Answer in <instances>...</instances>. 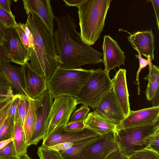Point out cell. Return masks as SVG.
I'll list each match as a JSON object with an SVG mask.
<instances>
[{
    "label": "cell",
    "mask_w": 159,
    "mask_h": 159,
    "mask_svg": "<svg viewBox=\"0 0 159 159\" xmlns=\"http://www.w3.org/2000/svg\"><path fill=\"white\" fill-rule=\"evenodd\" d=\"M54 19L57 28L53 37L60 61L59 67L77 69L82 65L103 62V53L83 41L76 30L75 20L69 14Z\"/></svg>",
    "instance_id": "obj_1"
},
{
    "label": "cell",
    "mask_w": 159,
    "mask_h": 159,
    "mask_svg": "<svg viewBox=\"0 0 159 159\" xmlns=\"http://www.w3.org/2000/svg\"><path fill=\"white\" fill-rule=\"evenodd\" d=\"M26 21L34 40V49H30V64L47 81L59 67L60 63L53 37L34 13L29 12Z\"/></svg>",
    "instance_id": "obj_2"
},
{
    "label": "cell",
    "mask_w": 159,
    "mask_h": 159,
    "mask_svg": "<svg viewBox=\"0 0 159 159\" xmlns=\"http://www.w3.org/2000/svg\"><path fill=\"white\" fill-rule=\"evenodd\" d=\"M111 1L84 0L78 7L80 36L88 44H94L99 38Z\"/></svg>",
    "instance_id": "obj_3"
},
{
    "label": "cell",
    "mask_w": 159,
    "mask_h": 159,
    "mask_svg": "<svg viewBox=\"0 0 159 159\" xmlns=\"http://www.w3.org/2000/svg\"><path fill=\"white\" fill-rule=\"evenodd\" d=\"M93 69L58 68L47 81V90L53 98L66 96L75 97L92 73Z\"/></svg>",
    "instance_id": "obj_4"
},
{
    "label": "cell",
    "mask_w": 159,
    "mask_h": 159,
    "mask_svg": "<svg viewBox=\"0 0 159 159\" xmlns=\"http://www.w3.org/2000/svg\"><path fill=\"white\" fill-rule=\"evenodd\" d=\"M109 73L99 68L93 70L75 97L79 103L93 109L103 98L112 90Z\"/></svg>",
    "instance_id": "obj_5"
},
{
    "label": "cell",
    "mask_w": 159,
    "mask_h": 159,
    "mask_svg": "<svg viewBox=\"0 0 159 159\" xmlns=\"http://www.w3.org/2000/svg\"><path fill=\"white\" fill-rule=\"evenodd\" d=\"M159 130V121L152 124L116 129L115 136L118 148L129 157L147 148V139Z\"/></svg>",
    "instance_id": "obj_6"
},
{
    "label": "cell",
    "mask_w": 159,
    "mask_h": 159,
    "mask_svg": "<svg viewBox=\"0 0 159 159\" xmlns=\"http://www.w3.org/2000/svg\"><path fill=\"white\" fill-rule=\"evenodd\" d=\"M54 99L47 122V131L45 138L55 129L65 126L69 122L70 117L80 104L75 97L61 96Z\"/></svg>",
    "instance_id": "obj_7"
},
{
    "label": "cell",
    "mask_w": 159,
    "mask_h": 159,
    "mask_svg": "<svg viewBox=\"0 0 159 159\" xmlns=\"http://www.w3.org/2000/svg\"><path fill=\"white\" fill-rule=\"evenodd\" d=\"M1 46L14 63L21 66L30 60V49L24 46L15 27L6 28Z\"/></svg>",
    "instance_id": "obj_8"
},
{
    "label": "cell",
    "mask_w": 159,
    "mask_h": 159,
    "mask_svg": "<svg viewBox=\"0 0 159 159\" xmlns=\"http://www.w3.org/2000/svg\"><path fill=\"white\" fill-rule=\"evenodd\" d=\"M65 127L60 126L55 129L43 139L42 145L48 147L63 142H70L75 145L100 134L88 127L79 131L69 132L65 130Z\"/></svg>",
    "instance_id": "obj_9"
},
{
    "label": "cell",
    "mask_w": 159,
    "mask_h": 159,
    "mask_svg": "<svg viewBox=\"0 0 159 159\" xmlns=\"http://www.w3.org/2000/svg\"><path fill=\"white\" fill-rule=\"evenodd\" d=\"M41 102L37 109V119L34 132L28 146L36 145L45 137L47 122L53 102L50 92L46 91L39 97Z\"/></svg>",
    "instance_id": "obj_10"
},
{
    "label": "cell",
    "mask_w": 159,
    "mask_h": 159,
    "mask_svg": "<svg viewBox=\"0 0 159 159\" xmlns=\"http://www.w3.org/2000/svg\"><path fill=\"white\" fill-rule=\"evenodd\" d=\"M159 106L130 110L128 115L116 126V129L153 124L159 121Z\"/></svg>",
    "instance_id": "obj_11"
},
{
    "label": "cell",
    "mask_w": 159,
    "mask_h": 159,
    "mask_svg": "<svg viewBox=\"0 0 159 159\" xmlns=\"http://www.w3.org/2000/svg\"><path fill=\"white\" fill-rule=\"evenodd\" d=\"M115 132L101 135L98 139L83 152L80 159H104L118 149Z\"/></svg>",
    "instance_id": "obj_12"
},
{
    "label": "cell",
    "mask_w": 159,
    "mask_h": 159,
    "mask_svg": "<svg viewBox=\"0 0 159 159\" xmlns=\"http://www.w3.org/2000/svg\"><path fill=\"white\" fill-rule=\"evenodd\" d=\"M24 8L27 15L31 12L36 14L53 36L54 19L50 0H23Z\"/></svg>",
    "instance_id": "obj_13"
},
{
    "label": "cell",
    "mask_w": 159,
    "mask_h": 159,
    "mask_svg": "<svg viewBox=\"0 0 159 159\" xmlns=\"http://www.w3.org/2000/svg\"><path fill=\"white\" fill-rule=\"evenodd\" d=\"M103 62L104 70L109 73L121 65H125V52L120 49L117 42L109 35H105L102 45Z\"/></svg>",
    "instance_id": "obj_14"
},
{
    "label": "cell",
    "mask_w": 159,
    "mask_h": 159,
    "mask_svg": "<svg viewBox=\"0 0 159 159\" xmlns=\"http://www.w3.org/2000/svg\"><path fill=\"white\" fill-rule=\"evenodd\" d=\"M93 110L116 126L125 118L112 90L103 98Z\"/></svg>",
    "instance_id": "obj_15"
},
{
    "label": "cell",
    "mask_w": 159,
    "mask_h": 159,
    "mask_svg": "<svg viewBox=\"0 0 159 159\" xmlns=\"http://www.w3.org/2000/svg\"><path fill=\"white\" fill-rule=\"evenodd\" d=\"M21 68L26 90L30 98H37L47 90V81L32 69L29 62H27Z\"/></svg>",
    "instance_id": "obj_16"
},
{
    "label": "cell",
    "mask_w": 159,
    "mask_h": 159,
    "mask_svg": "<svg viewBox=\"0 0 159 159\" xmlns=\"http://www.w3.org/2000/svg\"><path fill=\"white\" fill-rule=\"evenodd\" d=\"M128 39L139 54L151 61L154 59V37L151 30L130 34Z\"/></svg>",
    "instance_id": "obj_17"
},
{
    "label": "cell",
    "mask_w": 159,
    "mask_h": 159,
    "mask_svg": "<svg viewBox=\"0 0 159 159\" xmlns=\"http://www.w3.org/2000/svg\"><path fill=\"white\" fill-rule=\"evenodd\" d=\"M126 72L125 69H120L111 80L112 90L125 117L128 115L131 110L127 84Z\"/></svg>",
    "instance_id": "obj_18"
},
{
    "label": "cell",
    "mask_w": 159,
    "mask_h": 159,
    "mask_svg": "<svg viewBox=\"0 0 159 159\" xmlns=\"http://www.w3.org/2000/svg\"><path fill=\"white\" fill-rule=\"evenodd\" d=\"M0 73L6 77L16 94L29 99L25 87L24 77L21 67L12 65L9 63L2 62Z\"/></svg>",
    "instance_id": "obj_19"
},
{
    "label": "cell",
    "mask_w": 159,
    "mask_h": 159,
    "mask_svg": "<svg viewBox=\"0 0 159 159\" xmlns=\"http://www.w3.org/2000/svg\"><path fill=\"white\" fill-rule=\"evenodd\" d=\"M84 122L87 127L101 135L116 130L115 124L94 111L88 114Z\"/></svg>",
    "instance_id": "obj_20"
},
{
    "label": "cell",
    "mask_w": 159,
    "mask_h": 159,
    "mask_svg": "<svg viewBox=\"0 0 159 159\" xmlns=\"http://www.w3.org/2000/svg\"><path fill=\"white\" fill-rule=\"evenodd\" d=\"M28 100L29 109L23 125L25 141L28 146L34 131L37 119V109L41 102L39 97L34 99L30 98Z\"/></svg>",
    "instance_id": "obj_21"
},
{
    "label": "cell",
    "mask_w": 159,
    "mask_h": 159,
    "mask_svg": "<svg viewBox=\"0 0 159 159\" xmlns=\"http://www.w3.org/2000/svg\"><path fill=\"white\" fill-rule=\"evenodd\" d=\"M101 136L100 134H99L74 145L70 148L60 152V155L63 159H80L83 152L98 139Z\"/></svg>",
    "instance_id": "obj_22"
},
{
    "label": "cell",
    "mask_w": 159,
    "mask_h": 159,
    "mask_svg": "<svg viewBox=\"0 0 159 159\" xmlns=\"http://www.w3.org/2000/svg\"><path fill=\"white\" fill-rule=\"evenodd\" d=\"M13 138L14 146L18 156L20 157L27 154L28 146L25 141L23 127L20 118L14 123Z\"/></svg>",
    "instance_id": "obj_23"
},
{
    "label": "cell",
    "mask_w": 159,
    "mask_h": 159,
    "mask_svg": "<svg viewBox=\"0 0 159 159\" xmlns=\"http://www.w3.org/2000/svg\"><path fill=\"white\" fill-rule=\"evenodd\" d=\"M149 70L144 79L148 81L145 94L147 100L150 101L159 92V69L158 66L152 65Z\"/></svg>",
    "instance_id": "obj_24"
},
{
    "label": "cell",
    "mask_w": 159,
    "mask_h": 159,
    "mask_svg": "<svg viewBox=\"0 0 159 159\" xmlns=\"http://www.w3.org/2000/svg\"><path fill=\"white\" fill-rule=\"evenodd\" d=\"M14 95L11 85L0 73V102L11 98Z\"/></svg>",
    "instance_id": "obj_25"
},
{
    "label": "cell",
    "mask_w": 159,
    "mask_h": 159,
    "mask_svg": "<svg viewBox=\"0 0 159 159\" xmlns=\"http://www.w3.org/2000/svg\"><path fill=\"white\" fill-rule=\"evenodd\" d=\"M14 123L12 117L7 116L0 128V141L13 138Z\"/></svg>",
    "instance_id": "obj_26"
},
{
    "label": "cell",
    "mask_w": 159,
    "mask_h": 159,
    "mask_svg": "<svg viewBox=\"0 0 159 159\" xmlns=\"http://www.w3.org/2000/svg\"><path fill=\"white\" fill-rule=\"evenodd\" d=\"M129 159H159V154L148 148L136 152L128 157Z\"/></svg>",
    "instance_id": "obj_27"
},
{
    "label": "cell",
    "mask_w": 159,
    "mask_h": 159,
    "mask_svg": "<svg viewBox=\"0 0 159 159\" xmlns=\"http://www.w3.org/2000/svg\"><path fill=\"white\" fill-rule=\"evenodd\" d=\"M13 141L0 150V159H19Z\"/></svg>",
    "instance_id": "obj_28"
},
{
    "label": "cell",
    "mask_w": 159,
    "mask_h": 159,
    "mask_svg": "<svg viewBox=\"0 0 159 159\" xmlns=\"http://www.w3.org/2000/svg\"><path fill=\"white\" fill-rule=\"evenodd\" d=\"M37 153L39 159H63L60 152L49 150L42 145L38 148Z\"/></svg>",
    "instance_id": "obj_29"
},
{
    "label": "cell",
    "mask_w": 159,
    "mask_h": 159,
    "mask_svg": "<svg viewBox=\"0 0 159 159\" xmlns=\"http://www.w3.org/2000/svg\"><path fill=\"white\" fill-rule=\"evenodd\" d=\"M89 111L90 108L88 106L83 104L73 112L70 117V122L84 121Z\"/></svg>",
    "instance_id": "obj_30"
},
{
    "label": "cell",
    "mask_w": 159,
    "mask_h": 159,
    "mask_svg": "<svg viewBox=\"0 0 159 159\" xmlns=\"http://www.w3.org/2000/svg\"><path fill=\"white\" fill-rule=\"evenodd\" d=\"M0 21L7 27H15L17 24L12 13L0 7Z\"/></svg>",
    "instance_id": "obj_31"
},
{
    "label": "cell",
    "mask_w": 159,
    "mask_h": 159,
    "mask_svg": "<svg viewBox=\"0 0 159 159\" xmlns=\"http://www.w3.org/2000/svg\"><path fill=\"white\" fill-rule=\"evenodd\" d=\"M21 95L16 94L12 98V101L7 116L13 119L14 122L19 118V110Z\"/></svg>",
    "instance_id": "obj_32"
},
{
    "label": "cell",
    "mask_w": 159,
    "mask_h": 159,
    "mask_svg": "<svg viewBox=\"0 0 159 159\" xmlns=\"http://www.w3.org/2000/svg\"><path fill=\"white\" fill-rule=\"evenodd\" d=\"M159 130L148 136L145 143L148 148L159 154Z\"/></svg>",
    "instance_id": "obj_33"
},
{
    "label": "cell",
    "mask_w": 159,
    "mask_h": 159,
    "mask_svg": "<svg viewBox=\"0 0 159 159\" xmlns=\"http://www.w3.org/2000/svg\"><path fill=\"white\" fill-rule=\"evenodd\" d=\"M28 99L21 95L19 110V115L22 125H23L29 107Z\"/></svg>",
    "instance_id": "obj_34"
},
{
    "label": "cell",
    "mask_w": 159,
    "mask_h": 159,
    "mask_svg": "<svg viewBox=\"0 0 159 159\" xmlns=\"http://www.w3.org/2000/svg\"><path fill=\"white\" fill-rule=\"evenodd\" d=\"M136 58L139 59V67L137 72L136 76V81L138 86V94L139 95L140 94V88L139 81V74L141 70L145 67L148 65H149V68L152 67V64L151 61L149 59H146L142 58V56L139 55H135Z\"/></svg>",
    "instance_id": "obj_35"
},
{
    "label": "cell",
    "mask_w": 159,
    "mask_h": 159,
    "mask_svg": "<svg viewBox=\"0 0 159 159\" xmlns=\"http://www.w3.org/2000/svg\"><path fill=\"white\" fill-rule=\"evenodd\" d=\"M86 128L87 127L84 121L69 122L65 126L64 130L69 132L77 131L83 130Z\"/></svg>",
    "instance_id": "obj_36"
},
{
    "label": "cell",
    "mask_w": 159,
    "mask_h": 159,
    "mask_svg": "<svg viewBox=\"0 0 159 159\" xmlns=\"http://www.w3.org/2000/svg\"><path fill=\"white\" fill-rule=\"evenodd\" d=\"M15 28L24 46L27 49H30L29 43L27 37L25 32L21 27L19 23H17L16 26L15 27Z\"/></svg>",
    "instance_id": "obj_37"
},
{
    "label": "cell",
    "mask_w": 159,
    "mask_h": 159,
    "mask_svg": "<svg viewBox=\"0 0 159 159\" xmlns=\"http://www.w3.org/2000/svg\"><path fill=\"white\" fill-rule=\"evenodd\" d=\"M19 24L25 32L28 39L29 43V48L30 49H33L34 48V40L33 34L28 26L26 21L25 24L19 23Z\"/></svg>",
    "instance_id": "obj_38"
},
{
    "label": "cell",
    "mask_w": 159,
    "mask_h": 159,
    "mask_svg": "<svg viewBox=\"0 0 159 159\" xmlns=\"http://www.w3.org/2000/svg\"><path fill=\"white\" fill-rule=\"evenodd\" d=\"M74 145L73 143L70 142H63L46 147L49 150L60 152L70 148Z\"/></svg>",
    "instance_id": "obj_39"
},
{
    "label": "cell",
    "mask_w": 159,
    "mask_h": 159,
    "mask_svg": "<svg viewBox=\"0 0 159 159\" xmlns=\"http://www.w3.org/2000/svg\"><path fill=\"white\" fill-rule=\"evenodd\" d=\"M104 159H129L118 148L108 154Z\"/></svg>",
    "instance_id": "obj_40"
},
{
    "label": "cell",
    "mask_w": 159,
    "mask_h": 159,
    "mask_svg": "<svg viewBox=\"0 0 159 159\" xmlns=\"http://www.w3.org/2000/svg\"><path fill=\"white\" fill-rule=\"evenodd\" d=\"M12 101V100L0 111V128L7 116Z\"/></svg>",
    "instance_id": "obj_41"
},
{
    "label": "cell",
    "mask_w": 159,
    "mask_h": 159,
    "mask_svg": "<svg viewBox=\"0 0 159 159\" xmlns=\"http://www.w3.org/2000/svg\"><path fill=\"white\" fill-rule=\"evenodd\" d=\"M151 2L152 5L155 12L157 23L158 28H159V0H150L147 2Z\"/></svg>",
    "instance_id": "obj_42"
},
{
    "label": "cell",
    "mask_w": 159,
    "mask_h": 159,
    "mask_svg": "<svg viewBox=\"0 0 159 159\" xmlns=\"http://www.w3.org/2000/svg\"><path fill=\"white\" fill-rule=\"evenodd\" d=\"M0 60L2 62L10 63V58L2 47L0 45Z\"/></svg>",
    "instance_id": "obj_43"
},
{
    "label": "cell",
    "mask_w": 159,
    "mask_h": 159,
    "mask_svg": "<svg viewBox=\"0 0 159 159\" xmlns=\"http://www.w3.org/2000/svg\"><path fill=\"white\" fill-rule=\"evenodd\" d=\"M12 4L11 0H0V7L5 9L10 13H12L11 6Z\"/></svg>",
    "instance_id": "obj_44"
},
{
    "label": "cell",
    "mask_w": 159,
    "mask_h": 159,
    "mask_svg": "<svg viewBox=\"0 0 159 159\" xmlns=\"http://www.w3.org/2000/svg\"><path fill=\"white\" fill-rule=\"evenodd\" d=\"M84 0H63L66 5L78 7L84 1Z\"/></svg>",
    "instance_id": "obj_45"
},
{
    "label": "cell",
    "mask_w": 159,
    "mask_h": 159,
    "mask_svg": "<svg viewBox=\"0 0 159 159\" xmlns=\"http://www.w3.org/2000/svg\"><path fill=\"white\" fill-rule=\"evenodd\" d=\"M7 27L0 21V45L1 46L3 37Z\"/></svg>",
    "instance_id": "obj_46"
},
{
    "label": "cell",
    "mask_w": 159,
    "mask_h": 159,
    "mask_svg": "<svg viewBox=\"0 0 159 159\" xmlns=\"http://www.w3.org/2000/svg\"><path fill=\"white\" fill-rule=\"evenodd\" d=\"M13 141V138L0 141V150L4 147L9 143Z\"/></svg>",
    "instance_id": "obj_47"
},
{
    "label": "cell",
    "mask_w": 159,
    "mask_h": 159,
    "mask_svg": "<svg viewBox=\"0 0 159 159\" xmlns=\"http://www.w3.org/2000/svg\"><path fill=\"white\" fill-rule=\"evenodd\" d=\"M12 100V98L0 102V111Z\"/></svg>",
    "instance_id": "obj_48"
},
{
    "label": "cell",
    "mask_w": 159,
    "mask_h": 159,
    "mask_svg": "<svg viewBox=\"0 0 159 159\" xmlns=\"http://www.w3.org/2000/svg\"><path fill=\"white\" fill-rule=\"evenodd\" d=\"M19 159H31L28 155L26 154L25 155L21 156L19 157Z\"/></svg>",
    "instance_id": "obj_49"
},
{
    "label": "cell",
    "mask_w": 159,
    "mask_h": 159,
    "mask_svg": "<svg viewBox=\"0 0 159 159\" xmlns=\"http://www.w3.org/2000/svg\"><path fill=\"white\" fill-rule=\"evenodd\" d=\"M2 62L0 60V67L1 64Z\"/></svg>",
    "instance_id": "obj_50"
}]
</instances>
